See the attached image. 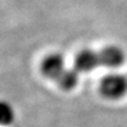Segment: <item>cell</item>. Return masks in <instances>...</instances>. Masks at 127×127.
<instances>
[{"mask_svg": "<svg viewBox=\"0 0 127 127\" xmlns=\"http://www.w3.org/2000/svg\"><path fill=\"white\" fill-rule=\"evenodd\" d=\"M40 68L42 74L46 77L56 79L66 69L65 58L59 53L50 54L42 61Z\"/></svg>", "mask_w": 127, "mask_h": 127, "instance_id": "2", "label": "cell"}, {"mask_svg": "<svg viewBox=\"0 0 127 127\" xmlns=\"http://www.w3.org/2000/svg\"><path fill=\"white\" fill-rule=\"evenodd\" d=\"M101 93L110 100H118L127 93V76L120 73L108 74L101 82Z\"/></svg>", "mask_w": 127, "mask_h": 127, "instance_id": "1", "label": "cell"}, {"mask_svg": "<svg viewBox=\"0 0 127 127\" xmlns=\"http://www.w3.org/2000/svg\"><path fill=\"white\" fill-rule=\"evenodd\" d=\"M15 120V111L10 103L0 101V126H9Z\"/></svg>", "mask_w": 127, "mask_h": 127, "instance_id": "6", "label": "cell"}, {"mask_svg": "<svg viewBox=\"0 0 127 127\" xmlns=\"http://www.w3.org/2000/svg\"><path fill=\"white\" fill-rule=\"evenodd\" d=\"M74 65L78 72H90L101 65L98 53L90 49L82 50L75 57Z\"/></svg>", "mask_w": 127, "mask_h": 127, "instance_id": "4", "label": "cell"}, {"mask_svg": "<svg viewBox=\"0 0 127 127\" xmlns=\"http://www.w3.org/2000/svg\"><path fill=\"white\" fill-rule=\"evenodd\" d=\"M79 81V72L75 68L65 69L64 72L56 78L58 86L64 90H71L76 87Z\"/></svg>", "mask_w": 127, "mask_h": 127, "instance_id": "5", "label": "cell"}, {"mask_svg": "<svg viewBox=\"0 0 127 127\" xmlns=\"http://www.w3.org/2000/svg\"><path fill=\"white\" fill-rule=\"evenodd\" d=\"M100 64L103 67L114 69L120 67L125 61V54L121 48L117 46H108L98 53Z\"/></svg>", "mask_w": 127, "mask_h": 127, "instance_id": "3", "label": "cell"}]
</instances>
